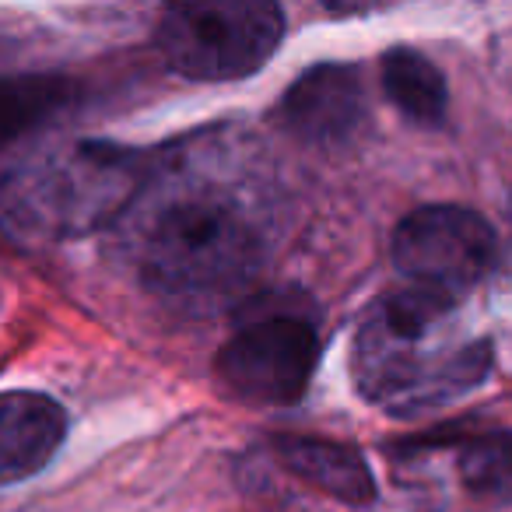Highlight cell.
<instances>
[{"label": "cell", "instance_id": "ba28073f", "mask_svg": "<svg viewBox=\"0 0 512 512\" xmlns=\"http://www.w3.org/2000/svg\"><path fill=\"white\" fill-rule=\"evenodd\" d=\"M67 439V411L46 393H0V484L39 474Z\"/></svg>", "mask_w": 512, "mask_h": 512}, {"label": "cell", "instance_id": "5b68a950", "mask_svg": "<svg viewBox=\"0 0 512 512\" xmlns=\"http://www.w3.org/2000/svg\"><path fill=\"white\" fill-rule=\"evenodd\" d=\"M320 362V334L302 309H253L218 351V379L246 404H299Z\"/></svg>", "mask_w": 512, "mask_h": 512}, {"label": "cell", "instance_id": "7a4b0ae2", "mask_svg": "<svg viewBox=\"0 0 512 512\" xmlns=\"http://www.w3.org/2000/svg\"><path fill=\"white\" fill-rule=\"evenodd\" d=\"M453 306L414 285L372 302L351 344L355 386L369 404L411 418L463 397L488 376L491 348L460 341Z\"/></svg>", "mask_w": 512, "mask_h": 512}, {"label": "cell", "instance_id": "277c9868", "mask_svg": "<svg viewBox=\"0 0 512 512\" xmlns=\"http://www.w3.org/2000/svg\"><path fill=\"white\" fill-rule=\"evenodd\" d=\"M285 36V15L267 0H193L162 15L155 43L165 64L190 81L256 74Z\"/></svg>", "mask_w": 512, "mask_h": 512}, {"label": "cell", "instance_id": "3957f363", "mask_svg": "<svg viewBox=\"0 0 512 512\" xmlns=\"http://www.w3.org/2000/svg\"><path fill=\"white\" fill-rule=\"evenodd\" d=\"M155 172L148 151L109 141H60L18 162L0 183V200L29 232L78 239L123 221Z\"/></svg>", "mask_w": 512, "mask_h": 512}, {"label": "cell", "instance_id": "30bf717a", "mask_svg": "<svg viewBox=\"0 0 512 512\" xmlns=\"http://www.w3.org/2000/svg\"><path fill=\"white\" fill-rule=\"evenodd\" d=\"M78 88L60 74H4L0 78V155L22 137L43 130L74 106Z\"/></svg>", "mask_w": 512, "mask_h": 512}, {"label": "cell", "instance_id": "9c48e42d", "mask_svg": "<svg viewBox=\"0 0 512 512\" xmlns=\"http://www.w3.org/2000/svg\"><path fill=\"white\" fill-rule=\"evenodd\" d=\"M271 453L292 477L337 498V502L369 505L376 498L369 463L344 442L316 439V435H274Z\"/></svg>", "mask_w": 512, "mask_h": 512}, {"label": "cell", "instance_id": "52a82bcc", "mask_svg": "<svg viewBox=\"0 0 512 512\" xmlns=\"http://www.w3.org/2000/svg\"><path fill=\"white\" fill-rule=\"evenodd\" d=\"M365 120V92L351 67L320 64L306 71L278 106V123L316 148H334L358 134Z\"/></svg>", "mask_w": 512, "mask_h": 512}, {"label": "cell", "instance_id": "8fae6325", "mask_svg": "<svg viewBox=\"0 0 512 512\" xmlns=\"http://www.w3.org/2000/svg\"><path fill=\"white\" fill-rule=\"evenodd\" d=\"M383 88L386 99L418 127H435L446 116V81L439 67L418 50H390L383 57Z\"/></svg>", "mask_w": 512, "mask_h": 512}, {"label": "cell", "instance_id": "8992f818", "mask_svg": "<svg viewBox=\"0 0 512 512\" xmlns=\"http://www.w3.org/2000/svg\"><path fill=\"white\" fill-rule=\"evenodd\" d=\"M393 264L414 288L456 302L495 264V232L467 207H418L393 232Z\"/></svg>", "mask_w": 512, "mask_h": 512}, {"label": "cell", "instance_id": "6da1fadb", "mask_svg": "<svg viewBox=\"0 0 512 512\" xmlns=\"http://www.w3.org/2000/svg\"><path fill=\"white\" fill-rule=\"evenodd\" d=\"M120 246L151 292L200 299L249 281L264 228L232 186L193 169H158L120 221Z\"/></svg>", "mask_w": 512, "mask_h": 512}, {"label": "cell", "instance_id": "7c38bea8", "mask_svg": "<svg viewBox=\"0 0 512 512\" xmlns=\"http://www.w3.org/2000/svg\"><path fill=\"white\" fill-rule=\"evenodd\" d=\"M456 470L460 484L474 498L488 505L512 502V435L509 432H477L460 442Z\"/></svg>", "mask_w": 512, "mask_h": 512}]
</instances>
